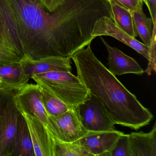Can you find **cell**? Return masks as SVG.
I'll use <instances>...</instances> for the list:
<instances>
[{
    "instance_id": "7a4b0ae2",
    "label": "cell",
    "mask_w": 156,
    "mask_h": 156,
    "mask_svg": "<svg viewBox=\"0 0 156 156\" xmlns=\"http://www.w3.org/2000/svg\"><path fill=\"white\" fill-rule=\"evenodd\" d=\"M90 45L71 57L78 78L115 125L136 130L149 125L153 119L152 113L97 58Z\"/></svg>"
},
{
    "instance_id": "4fadbf2b",
    "label": "cell",
    "mask_w": 156,
    "mask_h": 156,
    "mask_svg": "<svg viewBox=\"0 0 156 156\" xmlns=\"http://www.w3.org/2000/svg\"><path fill=\"white\" fill-rule=\"evenodd\" d=\"M100 37L108 52L109 67L108 69L111 73L115 76H121L129 73L142 75L145 73L136 60L118 48L111 47L105 39Z\"/></svg>"
},
{
    "instance_id": "8992f818",
    "label": "cell",
    "mask_w": 156,
    "mask_h": 156,
    "mask_svg": "<svg viewBox=\"0 0 156 156\" xmlns=\"http://www.w3.org/2000/svg\"><path fill=\"white\" fill-rule=\"evenodd\" d=\"M15 105L26 121L32 140L35 156H54L53 136L48 128L20 106L16 104Z\"/></svg>"
},
{
    "instance_id": "ffe728a7",
    "label": "cell",
    "mask_w": 156,
    "mask_h": 156,
    "mask_svg": "<svg viewBox=\"0 0 156 156\" xmlns=\"http://www.w3.org/2000/svg\"><path fill=\"white\" fill-rule=\"evenodd\" d=\"M102 156H132L129 134H121L112 150Z\"/></svg>"
},
{
    "instance_id": "9c48e42d",
    "label": "cell",
    "mask_w": 156,
    "mask_h": 156,
    "mask_svg": "<svg viewBox=\"0 0 156 156\" xmlns=\"http://www.w3.org/2000/svg\"><path fill=\"white\" fill-rule=\"evenodd\" d=\"M13 98L16 105L48 128V115L43 104L38 84H27L13 94Z\"/></svg>"
},
{
    "instance_id": "e0dca14e",
    "label": "cell",
    "mask_w": 156,
    "mask_h": 156,
    "mask_svg": "<svg viewBox=\"0 0 156 156\" xmlns=\"http://www.w3.org/2000/svg\"><path fill=\"white\" fill-rule=\"evenodd\" d=\"M132 15L138 36L143 44L149 47L153 34V21L146 16L143 10L133 12Z\"/></svg>"
},
{
    "instance_id": "ba28073f",
    "label": "cell",
    "mask_w": 156,
    "mask_h": 156,
    "mask_svg": "<svg viewBox=\"0 0 156 156\" xmlns=\"http://www.w3.org/2000/svg\"><path fill=\"white\" fill-rule=\"evenodd\" d=\"M13 94L7 99L0 115V156H9L20 115Z\"/></svg>"
},
{
    "instance_id": "5b68a950",
    "label": "cell",
    "mask_w": 156,
    "mask_h": 156,
    "mask_svg": "<svg viewBox=\"0 0 156 156\" xmlns=\"http://www.w3.org/2000/svg\"><path fill=\"white\" fill-rule=\"evenodd\" d=\"M48 128L54 136L66 142H75L93 133L83 126L75 108L58 115H48Z\"/></svg>"
},
{
    "instance_id": "83f0119b",
    "label": "cell",
    "mask_w": 156,
    "mask_h": 156,
    "mask_svg": "<svg viewBox=\"0 0 156 156\" xmlns=\"http://www.w3.org/2000/svg\"><path fill=\"white\" fill-rule=\"evenodd\" d=\"M143 2V3H145L146 4V0H141Z\"/></svg>"
},
{
    "instance_id": "52a82bcc",
    "label": "cell",
    "mask_w": 156,
    "mask_h": 156,
    "mask_svg": "<svg viewBox=\"0 0 156 156\" xmlns=\"http://www.w3.org/2000/svg\"><path fill=\"white\" fill-rule=\"evenodd\" d=\"M103 36H111L135 50L149 60V47L131 37L119 28L111 18L104 16L97 21L91 34L93 39Z\"/></svg>"
},
{
    "instance_id": "cb8c5ba5",
    "label": "cell",
    "mask_w": 156,
    "mask_h": 156,
    "mask_svg": "<svg viewBox=\"0 0 156 156\" xmlns=\"http://www.w3.org/2000/svg\"><path fill=\"white\" fill-rule=\"evenodd\" d=\"M146 5L148 9L153 24H156V0H146Z\"/></svg>"
},
{
    "instance_id": "44dd1931",
    "label": "cell",
    "mask_w": 156,
    "mask_h": 156,
    "mask_svg": "<svg viewBox=\"0 0 156 156\" xmlns=\"http://www.w3.org/2000/svg\"><path fill=\"white\" fill-rule=\"evenodd\" d=\"M156 24L153 27V34L149 50L148 64L147 69L144 72L149 76L151 75L152 72L156 73Z\"/></svg>"
},
{
    "instance_id": "9a60e30c",
    "label": "cell",
    "mask_w": 156,
    "mask_h": 156,
    "mask_svg": "<svg viewBox=\"0 0 156 156\" xmlns=\"http://www.w3.org/2000/svg\"><path fill=\"white\" fill-rule=\"evenodd\" d=\"M9 156H35L29 129L21 114Z\"/></svg>"
},
{
    "instance_id": "603a6c76",
    "label": "cell",
    "mask_w": 156,
    "mask_h": 156,
    "mask_svg": "<svg viewBox=\"0 0 156 156\" xmlns=\"http://www.w3.org/2000/svg\"><path fill=\"white\" fill-rule=\"evenodd\" d=\"M122 7L127 9L131 12L142 11L143 2L141 0H114Z\"/></svg>"
},
{
    "instance_id": "484cf974",
    "label": "cell",
    "mask_w": 156,
    "mask_h": 156,
    "mask_svg": "<svg viewBox=\"0 0 156 156\" xmlns=\"http://www.w3.org/2000/svg\"><path fill=\"white\" fill-rule=\"evenodd\" d=\"M9 94H9V93H6V92H4L2 88L1 85H0V101H1L2 99L4 97Z\"/></svg>"
},
{
    "instance_id": "2e32d148",
    "label": "cell",
    "mask_w": 156,
    "mask_h": 156,
    "mask_svg": "<svg viewBox=\"0 0 156 156\" xmlns=\"http://www.w3.org/2000/svg\"><path fill=\"white\" fill-rule=\"evenodd\" d=\"M108 1L111 7L113 20L115 24L131 37L135 38L137 37L132 12L118 4L114 0Z\"/></svg>"
},
{
    "instance_id": "ac0fdd59",
    "label": "cell",
    "mask_w": 156,
    "mask_h": 156,
    "mask_svg": "<svg viewBox=\"0 0 156 156\" xmlns=\"http://www.w3.org/2000/svg\"><path fill=\"white\" fill-rule=\"evenodd\" d=\"M53 136L54 156H92L83 147L74 142H66Z\"/></svg>"
},
{
    "instance_id": "d6986e66",
    "label": "cell",
    "mask_w": 156,
    "mask_h": 156,
    "mask_svg": "<svg viewBox=\"0 0 156 156\" xmlns=\"http://www.w3.org/2000/svg\"><path fill=\"white\" fill-rule=\"evenodd\" d=\"M39 86L43 104L48 115H58L71 108L43 87Z\"/></svg>"
},
{
    "instance_id": "3957f363",
    "label": "cell",
    "mask_w": 156,
    "mask_h": 156,
    "mask_svg": "<svg viewBox=\"0 0 156 156\" xmlns=\"http://www.w3.org/2000/svg\"><path fill=\"white\" fill-rule=\"evenodd\" d=\"M31 78L71 108L83 104L91 95L83 83L71 72H48Z\"/></svg>"
},
{
    "instance_id": "7c38bea8",
    "label": "cell",
    "mask_w": 156,
    "mask_h": 156,
    "mask_svg": "<svg viewBox=\"0 0 156 156\" xmlns=\"http://www.w3.org/2000/svg\"><path fill=\"white\" fill-rule=\"evenodd\" d=\"M30 79L21 61L0 64V85L6 93L15 94L29 83Z\"/></svg>"
},
{
    "instance_id": "4316f807",
    "label": "cell",
    "mask_w": 156,
    "mask_h": 156,
    "mask_svg": "<svg viewBox=\"0 0 156 156\" xmlns=\"http://www.w3.org/2000/svg\"><path fill=\"white\" fill-rule=\"evenodd\" d=\"M41 1L43 4H45L48 2V0H41Z\"/></svg>"
},
{
    "instance_id": "7402d4cb",
    "label": "cell",
    "mask_w": 156,
    "mask_h": 156,
    "mask_svg": "<svg viewBox=\"0 0 156 156\" xmlns=\"http://www.w3.org/2000/svg\"><path fill=\"white\" fill-rule=\"evenodd\" d=\"M22 59L20 56L10 50L0 41V64L19 62Z\"/></svg>"
},
{
    "instance_id": "6da1fadb",
    "label": "cell",
    "mask_w": 156,
    "mask_h": 156,
    "mask_svg": "<svg viewBox=\"0 0 156 156\" xmlns=\"http://www.w3.org/2000/svg\"><path fill=\"white\" fill-rule=\"evenodd\" d=\"M104 16L113 20L108 0H0V41L22 58H71Z\"/></svg>"
},
{
    "instance_id": "5bb4252c",
    "label": "cell",
    "mask_w": 156,
    "mask_h": 156,
    "mask_svg": "<svg viewBox=\"0 0 156 156\" xmlns=\"http://www.w3.org/2000/svg\"><path fill=\"white\" fill-rule=\"evenodd\" d=\"M132 156H156V124L149 132H131L129 134Z\"/></svg>"
},
{
    "instance_id": "30bf717a",
    "label": "cell",
    "mask_w": 156,
    "mask_h": 156,
    "mask_svg": "<svg viewBox=\"0 0 156 156\" xmlns=\"http://www.w3.org/2000/svg\"><path fill=\"white\" fill-rule=\"evenodd\" d=\"M71 58L51 56L33 60L24 57L21 62L26 74L33 76L51 72H71Z\"/></svg>"
},
{
    "instance_id": "d4e9b609",
    "label": "cell",
    "mask_w": 156,
    "mask_h": 156,
    "mask_svg": "<svg viewBox=\"0 0 156 156\" xmlns=\"http://www.w3.org/2000/svg\"><path fill=\"white\" fill-rule=\"evenodd\" d=\"M12 94H12L7 95L5 96L2 99L1 101H0V115H1L2 112L3 107H4V105H5V103H6L7 99L9 98L10 96L12 95Z\"/></svg>"
},
{
    "instance_id": "277c9868",
    "label": "cell",
    "mask_w": 156,
    "mask_h": 156,
    "mask_svg": "<svg viewBox=\"0 0 156 156\" xmlns=\"http://www.w3.org/2000/svg\"><path fill=\"white\" fill-rule=\"evenodd\" d=\"M75 109L81 124L87 131L99 133L115 129V122L93 95Z\"/></svg>"
},
{
    "instance_id": "8fae6325",
    "label": "cell",
    "mask_w": 156,
    "mask_h": 156,
    "mask_svg": "<svg viewBox=\"0 0 156 156\" xmlns=\"http://www.w3.org/2000/svg\"><path fill=\"white\" fill-rule=\"evenodd\" d=\"M123 133L116 129L92 133L74 142L83 147L92 156H102L104 153L112 150Z\"/></svg>"
}]
</instances>
